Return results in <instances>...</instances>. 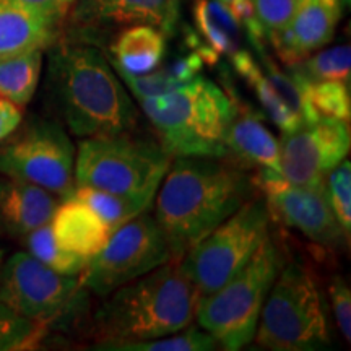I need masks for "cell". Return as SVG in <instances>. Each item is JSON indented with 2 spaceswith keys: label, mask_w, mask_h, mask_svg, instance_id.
I'll return each instance as SVG.
<instances>
[{
  "label": "cell",
  "mask_w": 351,
  "mask_h": 351,
  "mask_svg": "<svg viewBox=\"0 0 351 351\" xmlns=\"http://www.w3.org/2000/svg\"><path fill=\"white\" fill-rule=\"evenodd\" d=\"M223 158H173L156 192L155 215L181 258L202 238L221 225L252 195V179Z\"/></svg>",
  "instance_id": "cell-1"
},
{
  "label": "cell",
  "mask_w": 351,
  "mask_h": 351,
  "mask_svg": "<svg viewBox=\"0 0 351 351\" xmlns=\"http://www.w3.org/2000/svg\"><path fill=\"white\" fill-rule=\"evenodd\" d=\"M47 85L57 112L77 137H109L134 129L137 108L111 62L91 44H56Z\"/></svg>",
  "instance_id": "cell-2"
},
{
  "label": "cell",
  "mask_w": 351,
  "mask_h": 351,
  "mask_svg": "<svg viewBox=\"0 0 351 351\" xmlns=\"http://www.w3.org/2000/svg\"><path fill=\"white\" fill-rule=\"evenodd\" d=\"M202 295L179 258L122 285L96 314L101 340H148L189 327Z\"/></svg>",
  "instance_id": "cell-3"
},
{
  "label": "cell",
  "mask_w": 351,
  "mask_h": 351,
  "mask_svg": "<svg viewBox=\"0 0 351 351\" xmlns=\"http://www.w3.org/2000/svg\"><path fill=\"white\" fill-rule=\"evenodd\" d=\"M171 158H226L228 127L239 101L207 77L197 75L168 95L138 101Z\"/></svg>",
  "instance_id": "cell-4"
},
{
  "label": "cell",
  "mask_w": 351,
  "mask_h": 351,
  "mask_svg": "<svg viewBox=\"0 0 351 351\" xmlns=\"http://www.w3.org/2000/svg\"><path fill=\"white\" fill-rule=\"evenodd\" d=\"M282 269L283 254L269 236L243 270L217 291L199 298L194 317L199 327L223 350L238 351L251 343L263 302Z\"/></svg>",
  "instance_id": "cell-5"
},
{
  "label": "cell",
  "mask_w": 351,
  "mask_h": 351,
  "mask_svg": "<svg viewBox=\"0 0 351 351\" xmlns=\"http://www.w3.org/2000/svg\"><path fill=\"white\" fill-rule=\"evenodd\" d=\"M173 158L160 143L127 134L85 138L75 153V187L155 202Z\"/></svg>",
  "instance_id": "cell-6"
},
{
  "label": "cell",
  "mask_w": 351,
  "mask_h": 351,
  "mask_svg": "<svg viewBox=\"0 0 351 351\" xmlns=\"http://www.w3.org/2000/svg\"><path fill=\"white\" fill-rule=\"evenodd\" d=\"M256 343L274 351H309L330 343L322 296L300 263L280 270L258 317Z\"/></svg>",
  "instance_id": "cell-7"
},
{
  "label": "cell",
  "mask_w": 351,
  "mask_h": 351,
  "mask_svg": "<svg viewBox=\"0 0 351 351\" xmlns=\"http://www.w3.org/2000/svg\"><path fill=\"white\" fill-rule=\"evenodd\" d=\"M269 225L265 200H247L189 249L179 265L202 296L210 295L247 265L269 238Z\"/></svg>",
  "instance_id": "cell-8"
},
{
  "label": "cell",
  "mask_w": 351,
  "mask_h": 351,
  "mask_svg": "<svg viewBox=\"0 0 351 351\" xmlns=\"http://www.w3.org/2000/svg\"><path fill=\"white\" fill-rule=\"evenodd\" d=\"M86 291L78 276L59 274L29 252L13 254L0 270V300L43 328L73 317L85 304Z\"/></svg>",
  "instance_id": "cell-9"
},
{
  "label": "cell",
  "mask_w": 351,
  "mask_h": 351,
  "mask_svg": "<svg viewBox=\"0 0 351 351\" xmlns=\"http://www.w3.org/2000/svg\"><path fill=\"white\" fill-rule=\"evenodd\" d=\"M173 258L163 230L147 210L114 230L106 245L96 256L88 258L78 278L88 291L106 298L114 289Z\"/></svg>",
  "instance_id": "cell-10"
},
{
  "label": "cell",
  "mask_w": 351,
  "mask_h": 351,
  "mask_svg": "<svg viewBox=\"0 0 351 351\" xmlns=\"http://www.w3.org/2000/svg\"><path fill=\"white\" fill-rule=\"evenodd\" d=\"M0 173L69 199L75 192V147L62 125L36 119L0 148Z\"/></svg>",
  "instance_id": "cell-11"
},
{
  "label": "cell",
  "mask_w": 351,
  "mask_h": 351,
  "mask_svg": "<svg viewBox=\"0 0 351 351\" xmlns=\"http://www.w3.org/2000/svg\"><path fill=\"white\" fill-rule=\"evenodd\" d=\"M351 132L346 121L320 116L311 124L283 134L280 173L295 186L326 187V176L350 152Z\"/></svg>",
  "instance_id": "cell-12"
},
{
  "label": "cell",
  "mask_w": 351,
  "mask_h": 351,
  "mask_svg": "<svg viewBox=\"0 0 351 351\" xmlns=\"http://www.w3.org/2000/svg\"><path fill=\"white\" fill-rule=\"evenodd\" d=\"M270 218L295 228L306 238L324 247H337L345 241V231L328 204L326 187L282 186L265 194Z\"/></svg>",
  "instance_id": "cell-13"
},
{
  "label": "cell",
  "mask_w": 351,
  "mask_h": 351,
  "mask_svg": "<svg viewBox=\"0 0 351 351\" xmlns=\"http://www.w3.org/2000/svg\"><path fill=\"white\" fill-rule=\"evenodd\" d=\"M181 0H77L72 20L83 33L114 26L150 25L171 38L178 29Z\"/></svg>",
  "instance_id": "cell-14"
},
{
  "label": "cell",
  "mask_w": 351,
  "mask_h": 351,
  "mask_svg": "<svg viewBox=\"0 0 351 351\" xmlns=\"http://www.w3.org/2000/svg\"><path fill=\"white\" fill-rule=\"evenodd\" d=\"M340 16L341 7L324 0H302L291 23L267 38L285 64L295 65L332 41Z\"/></svg>",
  "instance_id": "cell-15"
},
{
  "label": "cell",
  "mask_w": 351,
  "mask_h": 351,
  "mask_svg": "<svg viewBox=\"0 0 351 351\" xmlns=\"http://www.w3.org/2000/svg\"><path fill=\"white\" fill-rule=\"evenodd\" d=\"M57 195L15 178L0 179V226L13 236H26L51 223Z\"/></svg>",
  "instance_id": "cell-16"
},
{
  "label": "cell",
  "mask_w": 351,
  "mask_h": 351,
  "mask_svg": "<svg viewBox=\"0 0 351 351\" xmlns=\"http://www.w3.org/2000/svg\"><path fill=\"white\" fill-rule=\"evenodd\" d=\"M51 228L56 241L65 251L85 258L96 256L112 232L93 208L73 195L57 205Z\"/></svg>",
  "instance_id": "cell-17"
},
{
  "label": "cell",
  "mask_w": 351,
  "mask_h": 351,
  "mask_svg": "<svg viewBox=\"0 0 351 351\" xmlns=\"http://www.w3.org/2000/svg\"><path fill=\"white\" fill-rule=\"evenodd\" d=\"M62 19L0 0V59L56 44Z\"/></svg>",
  "instance_id": "cell-18"
},
{
  "label": "cell",
  "mask_w": 351,
  "mask_h": 351,
  "mask_svg": "<svg viewBox=\"0 0 351 351\" xmlns=\"http://www.w3.org/2000/svg\"><path fill=\"white\" fill-rule=\"evenodd\" d=\"M225 145L228 153H232L245 163L280 173V142L267 129L258 114L243 109L241 104H238V112L228 127Z\"/></svg>",
  "instance_id": "cell-19"
},
{
  "label": "cell",
  "mask_w": 351,
  "mask_h": 351,
  "mask_svg": "<svg viewBox=\"0 0 351 351\" xmlns=\"http://www.w3.org/2000/svg\"><path fill=\"white\" fill-rule=\"evenodd\" d=\"M166 38L150 25H132L117 34L111 46V65L116 70L142 75L160 67L166 56Z\"/></svg>",
  "instance_id": "cell-20"
},
{
  "label": "cell",
  "mask_w": 351,
  "mask_h": 351,
  "mask_svg": "<svg viewBox=\"0 0 351 351\" xmlns=\"http://www.w3.org/2000/svg\"><path fill=\"white\" fill-rule=\"evenodd\" d=\"M231 62L234 65L236 72L244 78L252 90L256 91V96L263 108L270 121L278 127L283 134H289L304 125V122L295 111H291L289 106L282 99V96L276 93V90L271 85L269 77L263 73V70L258 67L254 60V57L247 51L238 49L231 54Z\"/></svg>",
  "instance_id": "cell-21"
},
{
  "label": "cell",
  "mask_w": 351,
  "mask_h": 351,
  "mask_svg": "<svg viewBox=\"0 0 351 351\" xmlns=\"http://www.w3.org/2000/svg\"><path fill=\"white\" fill-rule=\"evenodd\" d=\"M192 15L202 39L218 54L239 49L241 23L221 0H194Z\"/></svg>",
  "instance_id": "cell-22"
},
{
  "label": "cell",
  "mask_w": 351,
  "mask_h": 351,
  "mask_svg": "<svg viewBox=\"0 0 351 351\" xmlns=\"http://www.w3.org/2000/svg\"><path fill=\"white\" fill-rule=\"evenodd\" d=\"M43 49L20 52L0 59V96L26 106L36 93L43 72Z\"/></svg>",
  "instance_id": "cell-23"
},
{
  "label": "cell",
  "mask_w": 351,
  "mask_h": 351,
  "mask_svg": "<svg viewBox=\"0 0 351 351\" xmlns=\"http://www.w3.org/2000/svg\"><path fill=\"white\" fill-rule=\"evenodd\" d=\"M218 341L204 328L189 326L182 330L148 340H99L95 350L106 351H212Z\"/></svg>",
  "instance_id": "cell-24"
},
{
  "label": "cell",
  "mask_w": 351,
  "mask_h": 351,
  "mask_svg": "<svg viewBox=\"0 0 351 351\" xmlns=\"http://www.w3.org/2000/svg\"><path fill=\"white\" fill-rule=\"evenodd\" d=\"M289 75L300 83L309 103L320 116L350 122V83L340 80H311L293 67H289Z\"/></svg>",
  "instance_id": "cell-25"
},
{
  "label": "cell",
  "mask_w": 351,
  "mask_h": 351,
  "mask_svg": "<svg viewBox=\"0 0 351 351\" xmlns=\"http://www.w3.org/2000/svg\"><path fill=\"white\" fill-rule=\"evenodd\" d=\"M73 197L85 202L88 207L93 208L111 231L125 225L127 221H130L137 215L147 212L153 205L152 202L111 194V192L91 187H75Z\"/></svg>",
  "instance_id": "cell-26"
},
{
  "label": "cell",
  "mask_w": 351,
  "mask_h": 351,
  "mask_svg": "<svg viewBox=\"0 0 351 351\" xmlns=\"http://www.w3.org/2000/svg\"><path fill=\"white\" fill-rule=\"evenodd\" d=\"M23 238L28 252L39 262H43L44 265L59 271V274L78 276L86 267L88 258L65 251L62 245L57 243L54 234H52L51 223L36 228Z\"/></svg>",
  "instance_id": "cell-27"
},
{
  "label": "cell",
  "mask_w": 351,
  "mask_h": 351,
  "mask_svg": "<svg viewBox=\"0 0 351 351\" xmlns=\"http://www.w3.org/2000/svg\"><path fill=\"white\" fill-rule=\"evenodd\" d=\"M311 56V54H309ZM288 67L296 69L311 80H340L350 83L351 49L348 44L319 51L317 54L304 57L301 62Z\"/></svg>",
  "instance_id": "cell-28"
},
{
  "label": "cell",
  "mask_w": 351,
  "mask_h": 351,
  "mask_svg": "<svg viewBox=\"0 0 351 351\" xmlns=\"http://www.w3.org/2000/svg\"><path fill=\"white\" fill-rule=\"evenodd\" d=\"M43 327L21 317L0 300V351L25 350L34 345Z\"/></svg>",
  "instance_id": "cell-29"
},
{
  "label": "cell",
  "mask_w": 351,
  "mask_h": 351,
  "mask_svg": "<svg viewBox=\"0 0 351 351\" xmlns=\"http://www.w3.org/2000/svg\"><path fill=\"white\" fill-rule=\"evenodd\" d=\"M326 195L328 204L346 234L351 230V165L345 160L326 176Z\"/></svg>",
  "instance_id": "cell-30"
},
{
  "label": "cell",
  "mask_w": 351,
  "mask_h": 351,
  "mask_svg": "<svg viewBox=\"0 0 351 351\" xmlns=\"http://www.w3.org/2000/svg\"><path fill=\"white\" fill-rule=\"evenodd\" d=\"M302 0H252L254 15L262 25L265 36L291 23Z\"/></svg>",
  "instance_id": "cell-31"
},
{
  "label": "cell",
  "mask_w": 351,
  "mask_h": 351,
  "mask_svg": "<svg viewBox=\"0 0 351 351\" xmlns=\"http://www.w3.org/2000/svg\"><path fill=\"white\" fill-rule=\"evenodd\" d=\"M332 309L335 314L337 326L346 343L351 341V291L345 280L335 278L330 285Z\"/></svg>",
  "instance_id": "cell-32"
},
{
  "label": "cell",
  "mask_w": 351,
  "mask_h": 351,
  "mask_svg": "<svg viewBox=\"0 0 351 351\" xmlns=\"http://www.w3.org/2000/svg\"><path fill=\"white\" fill-rule=\"evenodd\" d=\"M10 2L29 8V10L44 13V15L64 19L70 10V7H73L77 0H10Z\"/></svg>",
  "instance_id": "cell-33"
},
{
  "label": "cell",
  "mask_w": 351,
  "mask_h": 351,
  "mask_svg": "<svg viewBox=\"0 0 351 351\" xmlns=\"http://www.w3.org/2000/svg\"><path fill=\"white\" fill-rule=\"evenodd\" d=\"M23 114L20 106L0 96V142L10 137V135L19 129Z\"/></svg>",
  "instance_id": "cell-34"
},
{
  "label": "cell",
  "mask_w": 351,
  "mask_h": 351,
  "mask_svg": "<svg viewBox=\"0 0 351 351\" xmlns=\"http://www.w3.org/2000/svg\"><path fill=\"white\" fill-rule=\"evenodd\" d=\"M2 265H3V249L0 247V270H2Z\"/></svg>",
  "instance_id": "cell-35"
},
{
  "label": "cell",
  "mask_w": 351,
  "mask_h": 351,
  "mask_svg": "<svg viewBox=\"0 0 351 351\" xmlns=\"http://www.w3.org/2000/svg\"><path fill=\"white\" fill-rule=\"evenodd\" d=\"M221 2H223V3H225V5H226V7H230V5H231V3H234V2H236V0H221Z\"/></svg>",
  "instance_id": "cell-36"
},
{
  "label": "cell",
  "mask_w": 351,
  "mask_h": 351,
  "mask_svg": "<svg viewBox=\"0 0 351 351\" xmlns=\"http://www.w3.org/2000/svg\"><path fill=\"white\" fill-rule=\"evenodd\" d=\"M340 2H341V5H345V7H350L351 0H340Z\"/></svg>",
  "instance_id": "cell-37"
}]
</instances>
